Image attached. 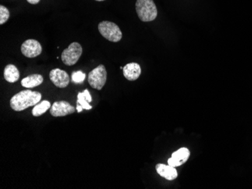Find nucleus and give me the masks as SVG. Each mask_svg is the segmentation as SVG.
Instances as JSON below:
<instances>
[{"label": "nucleus", "instance_id": "1", "mask_svg": "<svg viewBox=\"0 0 252 189\" xmlns=\"http://www.w3.org/2000/svg\"><path fill=\"white\" fill-rule=\"evenodd\" d=\"M41 99L42 94L40 92L30 90L22 91L12 96L10 106L15 111H23L30 106H36L40 103Z\"/></svg>", "mask_w": 252, "mask_h": 189}, {"label": "nucleus", "instance_id": "2", "mask_svg": "<svg viewBox=\"0 0 252 189\" xmlns=\"http://www.w3.org/2000/svg\"><path fill=\"white\" fill-rule=\"evenodd\" d=\"M135 8L141 22H152L157 17V8L153 0H137Z\"/></svg>", "mask_w": 252, "mask_h": 189}, {"label": "nucleus", "instance_id": "3", "mask_svg": "<svg viewBox=\"0 0 252 189\" xmlns=\"http://www.w3.org/2000/svg\"><path fill=\"white\" fill-rule=\"evenodd\" d=\"M99 30L103 37L112 43H118L123 38L121 29L118 25L113 22L107 21L101 22L99 24Z\"/></svg>", "mask_w": 252, "mask_h": 189}, {"label": "nucleus", "instance_id": "4", "mask_svg": "<svg viewBox=\"0 0 252 189\" xmlns=\"http://www.w3.org/2000/svg\"><path fill=\"white\" fill-rule=\"evenodd\" d=\"M106 78H107V72H106V68L101 64L99 67H95L89 72L88 82L94 89L101 90L106 84Z\"/></svg>", "mask_w": 252, "mask_h": 189}, {"label": "nucleus", "instance_id": "5", "mask_svg": "<svg viewBox=\"0 0 252 189\" xmlns=\"http://www.w3.org/2000/svg\"><path fill=\"white\" fill-rule=\"evenodd\" d=\"M82 54V47L78 43H73L64 49L61 54V60L67 66H74L79 61Z\"/></svg>", "mask_w": 252, "mask_h": 189}, {"label": "nucleus", "instance_id": "6", "mask_svg": "<svg viewBox=\"0 0 252 189\" xmlns=\"http://www.w3.org/2000/svg\"><path fill=\"white\" fill-rule=\"evenodd\" d=\"M21 51L25 57L33 58L41 54L43 47L36 39H27L22 45Z\"/></svg>", "mask_w": 252, "mask_h": 189}, {"label": "nucleus", "instance_id": "7", "mask_svg": "<svg viewBox=\"0 0 252 189\" xmlns=\"http://www.w3.org/2000/svg\"><path fill=\"white\" fill-rule=\"evenodd\" d=\"M76 108L67 101H57L50 108V113L54 117H62L75 113Z\"/></svg>", "mask_w": 252, "mask_h": 189}, {"label": "nucleus", "instance_id": "8", "mask_svg": "<svg viewBox=\"0 0 252 189\" xmlns=\"http://www.w3.org/2000/svg\"><path fill=\"white\" fill-rule=\"evenodd\" d=\"M50 78L51 82L59 88H67L71 81L67 72L58 68L54 69L50 72Z\"/></svg>", "mask_w": 252, "mask_h": 189}, {"label": "nucleus", "instance_id": "9", "mask_svg": "<svg viewBox=\"0 0 252 189\" xmlns=\"http://www.w3.org/2000/svg\"><path fill=\"white\" fill-rule=\"evenodd\" d=\"M190 152L188 148L183 147L179 148L178 150L174 152L172 155V158L168 160V165L174 167L181 166L186 163L190 158Z\"/></svg>", "mask_w": 252, "mask_h": 189}, {"label": "nucleus", "instance_id": "10", "mask_svg": "<svg viewBox=\"0 0 252 189\" xmlns=\"http://www.w3.org/2000/svg\"><path fill=\"white\" fill-rule=\"evenodd\" d=\"M123 75L128 81H135L141 74V66L137 63H129L123 67Z\"/></svg>", "mask_w": 252, "mask_h": 189}, {"label": "nucleus", "instance_id": "11", "mask_svg": "<svg viewBox=\"0 0 252 189\" xmlns=\"http://www.w3.org/2000/svg\"><path fill=\"white\" fill-rule=\"evenodd\" d=\"M156 169L159 176L165 178L169 181L176 180V178L177 177V170H176V167L170 166V165L158 164L156 166Z\"/></svg>", "mask_w": 252, "mask_h": 189}, {"label": "nucleus", "instance_id": "12", "mask_svg": "<svg viewBox=\"0 0 252 189\" xmlns=\"http://www.w3.org/2000/svg\"><path fill=\"white\" fill-rule=\"evenodd\" d=\"M4 78L10 83H15L20 78V72L13 64H8L4 70Z\"/></svg>", "mask_w": 252, "mask_h": 189}, {"label": "nucleus", "instance_id": "13", "mask_svg": "<svg viewBox=\"0 0 252 189\" xmlns=\"http://www.w3.org/2000/svg\"><path fill=\"white\" fill-rule=\"evenodd\" d=\"M43 82V75L40 74H32L22 79V85L26 88H33L39 86Z\"/></svg>", "mask_w": 252, "mask_h": 189}, {"label": "nucleus", "instance_id": "14", "mask_svg": "<svg viewBox=\"0 0 252 189\" xmlns=\"http://www.w3.org/2000/svg\"><path fill=\"white\" fill-rule=\"evenodd\" d=\"M51 107V103L50 101L43 100L41 103H37L36 106H34L33 110H32V114L35 117H38V116L44 114L48 109H50Z\"/></svg>", "mask_w": 252, "mask_h": 189}, {"label": "nucleus", "instance_id": "15", "mask_svg": "<svg viewBox=\"0 0 252 189\" xmlns=\"http://www.w3.org/2000/svg\"><path fill=\"white\" fill-rule=\"evenodd\" d=\"M10 18V12L6 7L0 5V24L2 25L8 22Z\"/></svg>", "mask_w": 252, "mask_h": 189}, {"label": "nucleus", "instance_id": "16", "mask_svg": "<svg viewBox=\"0 0 252 189\" xmlns=\"http://www.w3.org/2000/svg\"><path fill=\"white\" fill-rule=\"evenodd\" d=\"M77 102L79 103V105L83 107L84 109H86V110H89V109H92V106L89 105V102L85 99V96H84L83 93L82 92H80V93L78 94V96H77Z\"/></svg>", "mask_w": 252, "mask_h": 189}, {"label": "nucleus", "instance_id": "17", "mask_svg": "<svg viewBox=\"0 0 252 189\" xmlns=\"http://www.w3.org/2000/svg\"><path fill=\"white\" fill-rule=\"evenodd\" d=\"M85 78V74L82 71L74 72L72 75V81L74 83L81 84L84 82Z\"/></svg>", "mask_w": 252, "mask_h": 189}, {"label": "nucleus", "instance_id": "18", "mask_svg": "<svg viewBox=\"0 0 252 189\" xmlns=\"http://www.w3.org/2000/svg\"><path fill=\"white\" fill-rule=\"evenodd\" d=\"M82 93H83L84 96H85V99L88 100V102H89V103H91V102L92 101V96H91V94L90 93H89V91L86 89V90L84 91Z\"/></svg>", "mask_w": 252, "mask_h": 189}, {"label": "nucleus", "instance_id": "19", "mask_svg": "<svg viewBox=\"0 0 252 189\" xmlns=\"http://www.w3.org/2000/svg\"><path fill=\"white\" fill-rule=\"evenodd\" d=\"M29 3L33 4V5H36V4L40 2V0H26Z\"/></svg>", "mask_w": 252, "mask_h": 189}, {"label": "nucleus", "instance_id": "20", "mask_svg": "<svg viewBox=\"0 0 252 189\" xmlns=\"http://www.w3.org/2000/svg\"><path fill=\"white\" fill-rule=\"evenodd\" d=\"M76 110H77V113H81V112L82 111V110H83V107H82V106H81V105H78V106H77V107L76 108Z\"/></svg>", "mask_w": 252, "mask_h": 189}, {"label": "nucleus", "instance_id": "21", "mask_svg": "<svg viewBox=\"0 0 252 189\" xmlns=\"http://www.w3.org/2000/svg\"><path fill=\"white\" fill-rule=\"evenodd\" d=\"M95 1H98V2H102V1H104V0H95Z\"/></svg>", "mask_w": 252, "mask_h": 189}]
</instances>
